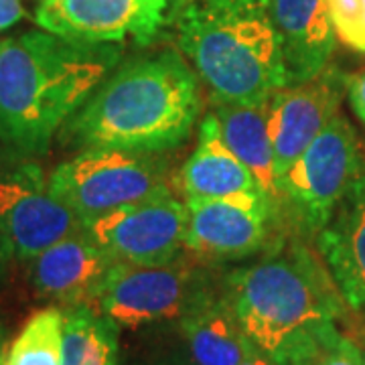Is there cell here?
<instances>
[{"label": "cell", "mask_w": 365, "mask_h": 365, "mask_svg": "<svg viewBox=\"0 0 365 365\" xmlns=\"http://www.w3.org/2000/svg\"><path fill=\"white\" fill-rule=\"evenodd\" d=\"M317 246L343 300L365 314V167L319 232Z\"/></svg>", "instance_id": "14"}, {"label": "cell", "mask_w": 365, "mask_h": 365, "mask_svg": "<svg viewBox=\"0 0 365 365\" xmlns=\"http://www.w3.org/2000/svg\"><path fill=\"white\" fill-rule=\"evenodd\" d=\"M177 185L185 201L260 191L248 167L223 140L215 114H209L201 122L195 153L182 165Z\"/></svg>", "instance_id": "16"}, {"label": "cell", "mask_w": 365, "mask_h": 365, "mask_svg": "<svg viewBox=\"0 0 365 365\" xmlns=\"http://www.w3.org/2000/svg\"><path fill=\"white\" fill-rule=\"evenodd\" d=\"M179 45L215 104L254 102L288 86L266 0H189Z\"/></svg>", "instance_id": "4"}, {"label": "cell", "mask_w": 365, "mask_h": 365, "mask_svg": "<svg viewBox=\"0 0 365 365\" xmlns=\"http://www.w3.org/2000/svg\"><path fill=\"white\" fill-rule=\"evenodd\" d=\"M78 215L55 195L37 163L0 167V234L14 258L33 260L53 244L83 230Z\"/></svg>", "instance_id": "7"}, {"label": "cell", "mask_w": 365, "mask_h": 365, "mask_svg": "<svg viewBox=\"0 0 365 365\" xmlns=\"http://www.w3.org/2000/svg\"><path fill=\"white\" fill-rule=\"evenodd\" d=\"M242 365H278V364L272 361L268 355H264V353H260L258 349H256V351L252 353V355H250L248 359H246Z\"/></svg>", "instance_id": "26"}, {"label": "cell", "mask_w": 365, "mask_h": 365, "mask_svg": "<svg viewBox=\"0 0 365 365\" xmlns=\"http://www.w3.org/2000/svg\"><path fill=\"white\" fill-rule=\"evenodd\" d=\"M361 169L357 134L337 114L278 179L276 201L287 203L302 232L319 235Z\"/></svg>", "instance_id": "6"}, {"label": "cell", "mask_w": 365, "mask_h": 365, "mask_svg": "<svg viewBox=\"0 0 365 365\" xmlns=\"http://www.w3.org/2000/svg\"><path fill=\"white\" fill-rule=\"evenodd\" d=\"M199 290L193 266L179 256L165 264H116L102 287L98 311L136 329L181 319Z\"/></svg>", "instance_id": "8"}, {"label": "cell", "mask_w": 365, "mask_h": 365, "mask_svg": "<svg viewBox=\"0 0 365 365\" xmlns=\"http://www.w3.org/2000/svg\"><path fill=\"white\" fill-rule=\"evenodd\" d=\"M270 106L272 93L254 102L217 104L215 118L230 150L248 167L262 193L274 203L278 177L270 140Z\"/></svg>", "instance_id": "18"}, {"label": "cell", "mask_w": 365, "mask_h": 365, "mask_svg": "<svg viewBox=\"0 0 365 365\" xmlns=\"http://www.w3.org/2000/svg\"><path fill=\"white\" fill-rule=\"evenodd\" d=\"M201 108L197 73L173 49L132 59L106 78L61 128L71 148L163 153L182 144Z\"/></svg>", "instance_id": "2"}, {"label": "cell", "mask_w": 365, "mask_h": 365, "mask_svg": "<svg viewBox=\"0 0 365 365\" xmlns=\"http://www.w3.org/2000/svg\"><path fill=\"white\" fill-rule=\"evenodd\" d=\"M313 365H364V355L351 339L343 337L329 345Z\"/></svg>", "instance_id": "22"}, {"label": "cell", "mask_w": 365, "mask_h": 365, "mask_svg": "<svg viewBox=\"0 0 365 365\" xmlns=\"http://www.w3.org/2000/svg\"><path fill=\"white\" fill-rule=\"evenodd\" d=\"M179 2H181V6H182V4H185V2H189V0H179Z\"/></svg>", "instance_id": "28"}, {"label": "cell", "mask_w": 365, "mask_h": 365, "mask_svg": "<svg viewBox=\"0 0 365 365\" xmlns=\"http://www.w3.org/2000/svg\"><path fill=\"white\" fill-rule=\"evenodd\" d=\"M86 232L116 264H165L185 248L187 207L169 191L88 223Z\"/></svg>", "instance_id": "9"}, {"label": "cell", "mask_w": 365, "mask_h": 365, "mask_svg": "<svg viewBox=\"0 0 365 365\" xmlns=\"http://www.w3.org/2000/svg\"><path fill=\"white\" fill-rule=\"evenodd\" d=\"M25 16L21 0H0V31H6L16 25Z\"/></svg>", "instance_id": "24"}, {"label": "cell", "mask_w": 365, "mask_h": 365, "mask_svg": "<svg viewBox=\"0 0 365 365\" xmlns=\"http://www.w3.org/2000/svg\"><path fill=\"white\" fill-rule=\"evenodd\" d=\"M347 79L339 69L325 67L313 79L274 91L270 140L278 179L339 114L343 93L347 91Z\"/></svg>", "instance_id": "11"}, {"label": "cell", "mask_w": 365, "mask_h": 365, "mask_svg": "<svg viewBox=\"0 0 365 365\" xmlns=\"http://www.w3.org/2000/svg\"><path fill=\"white\" fill-rule=\"evenodd\" d=\"M225 299L252 345L278 365H313L339 339L343 297L313 252H287L237 270Z\"/></svg>", "instance_id": "3"}, {"label": "cell", "mask_w": 365, "mask_h": 365, "mask_svg": "<svg viewBox=\"0 0 365 365\" xmlns=\"http://www.w3.org/2000/svg\"><path fill=\"white\" fill-rule=\"evenodd\" d=\"M63 309L47 307L33 314L6 347L4 365H61Z\"/></svg>", "instance_id": "20"}, {"label": "cell", "mask_w": 365, "mask_h": 365, "mask_svg": "<svg viewBox=\"0 0 365 365\" xmlns=\"http://www.w3.org/2000/svg\"><path fill=\"white\" fill-rule=\"evenodd\" d=\"M181 327L197 365H242L256 351L227 299L203 287L182 313Z\"/></svg>", "instance_id": "17"}, {"label": "cell", "mask_w": 365, "mask_h": 365, "mask_svg": "<svg viewBox=\"0 0 365 365\" xmlns=\"http://www.w3.org/2000/svg\"><path fill=\"white\" fill-rule=\"evenodd\" d=\"M347 98L355 116L365 124V73L347 79Z\"/></svg>", "instance_id": "23"}, {"label": "cell", "mask_w": 365, "mask_h": 365, "mask_svg": "<svg viewBox=\"0 0 365 365\" xmlns=\"http://www.w3.org/2000/svg\"><path fill=\"white\" fill-rule=\"evenodd\" d=\"M49 187L83 225L170 191L158 158L108 148L81 150L61 163Z\"/></svg>", "instance_id": "5"}, {"label": "cell", "mask_w": 365, "mask_h": 365, "mask_svg": "<svg viewBox=\"0 0 365 365\" xmlns=\"http://www.w3.org/2000/svg\"><path fill=\"white\" fill-rule=\"evenodd\" d=\"M169 0H43L35 21L43 31L83 43L148 41L165 21Z\"/></svg>", "instance_id": "12"}, {"label": "cell", "mask_w": 365, "mask_h": 365, "mask_svg": "<svg viewBox=\"0 0 365 365\" xmlns=\"http://www.w3.org/2000/svg\"><path fill=\"white\" fill-rule=\"evenodd\" d=\"M118 323L91 307L63 309L61 365H116Z\"/></svg>", "instance_id": "19"}, {"label": "cell", "mask_w": 365, "mask_h": 365, "mask_svg": "<svg viewBox=\"0 0 365 365\" xmlns=\"http://www.w3.org/2000/svg\"><path fill=\"white\" fill-rule=\"evenodd\" d=\"M364 365H365V355H364Z\"/></svg>", "instance_id": "29"}, {"label": "cell", "mask_w": 365, "mask_h": 365, "mask_svg": "<svg viewBox=\"0 0 365 365\" xmlns=\"http://www.w3.org/2000/svg\"><path fill=\"white\" fill-rule=\"evenodd\" d=\"M4 355H6V335H4V327L0 323V365H4Z\"/></svg>", "instance_id": "27"}, {"label": "cell", "mask_w": 365, "mask_h": 365, "mask_svg": "<svg viewBox=\"0 0 365 365\" xmlns=\"http://www.w3.org/2000/svg\"><path fill=\"white\" fill-rule=\"evenodd\" d=\"M278 33L288 86L319 76L335 49L327 0H266Z\"/></svg>", "instance_id": "15"}, {"label": "cell", "mask_w": 365, "mask_h": 365, "mask_svg": "<svg viewBox=\"0 0 365 365\" xmlns=\"http://www.w3.org/2000/svg\"><path fill=\"white\" fill-rule=\"evenodd\" d=\"M114 266L116 262L83 227L29 260V278L39 297L63 309L91 307L98 311L100 292Z\"/></svg>", "instance_id": "13"}, {"label": "cell", "mask_w": 365, "mask_h": 365, "mask_svg": "<svg viewBox=\"0 0 365 365\" xmlns=\"http://www.w3.org/2000/svg\"><path fill=\"white\" fill-rule=\"evenodd\" d=\"M335 37L365 55V0H327Z\"/></svg>", "instance_id": "21"}, {"label": "cell", "mask_w": 365, "mask_h": 365, "mask_svg": "<svg viewBox=\"0 0 365 365\" xmlns=\"http://www.w3.org/2000/svg\"><path fill=\"white\" fill-rule=\"evenodd\" d=\"M13 250H11V246L6 244V240L2 237V234H0V278L4 276V272H6V266H9V262L13 260Z\"/></svg>", "instance_id": "25"}, {"label": "cell", "mask_w": 365, "mask_h": 365, "mask_svg": "<svg viewBox=\"0 0 365 365\" xmlns=\"http://www.w3.org/2000/svg\"><path fill=\"white\" fill-rule=\"evenodd\" d=\"M185 207V248L201 260H244L266 242L272 201L260 191L187 199Z\"/></svg>", "instance_id": "10"}, {"label": "cell", "mask_w": 365, "mask_h": 365, "mask_svg": "<svg viewBox=\"0 0 365 365\" xmlns=\"http://www.w3.org/2000/svg\"><path fill=\"white\" fill-rule=\"evenodd\" d=\"M118 57L114 43L71 41L49 31L0 41V143L16 155H45Z\"/></svg>", "instance_id": "1"}]
</instances>
